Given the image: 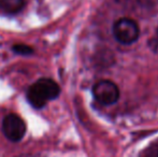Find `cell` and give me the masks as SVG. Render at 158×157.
Listing matches in <instances>:
<instances>
[{"label":"cell","instance_id":"6da1fadb","mask_svg":"<svg viewBox=\"0 0 158 157\" xmlns=\"http://www.w3.org/2000/svg\"><path fill=\"white\" fill-rule=\"evenodd\" d=\"M60 94L59 85L52 79L42 78L32 84L26 93V97L35 109H41L48 100H54Z\"/></svg>","mask_w":158,"mask_h":157},{"label":"cell","instance_id":"7a4b0ae2","mask_svg":"<svg viewBox=\"0 0 158 157\" xmlns=\"http://www.w3.org/2000/svg\"><path fill=\"white\" fill-rule=\"evenodd\" d=\"M114 38L122 44L130 45L135 43L140 37V28L137 22L128 17L117 19L113 25Z\"/></svg>","mask_w":158,"mask_h":157},{"label":"cell","instance_id":"3957f363","mask_svg":"<svg viewBox=\"0 0 158 157\" xmlns=\"http://www.w3.org/2000/svg\"><path fill=\"white\" fill-rule=\"evenodd\" d=\"M94 98L100 105H112L119 99V89L115 83L110 80H101L93 87Z\"/></svg>","mask_w":158,"mask_h":157},{"label":"cell","instance_id":"277c9868","mask_svg":"<svg viewBox=\"0 0 158 157\" xmlns=\"http://www.w3.org/2000/svg\"><path fill=\"white\" fill-rule=\"evenodd\" d=\"M2 131L10 141L19 142L26 134V123L16 114H9L2 122Z\"/></svg>","mask_w":158,"mask_h":157},{"label":"cell","instance_id":"5b68a950","mask_svg":"<svg viewBox=\"0 0 158 157\" xmlns=\"http://www.w3.org/2000/svg\"><path fill=\"white\" fill-rule=\"evenodd\" d=\"M25 6V0H0V9L8 14L19 13Z\"/></svg>","mask_w":158,"mask_h":157},{"label":"cell","instance_id":"8992f818","mask_svg":"<svg viewBox=\"0 0 158 157\" xmlns=\"http://www.w3.org/2000/svg\"><path fill=\"white\" fill-rule=\"evenodd\" d=\"M12 50H13V52L16 53V54L25 55V56L33 53V48H30L29 45H26V44H15V45H13Z\"/></svg>","mask_w":158,"mask_h":157},{"label":"cell","instance_id":"52a82bcc","mask_svg":"<svg viewBox=\"0 0 158 157\" xmlns=\"http://www.w3.org/2000/svg\"><path fill=\"white\" fill-rule=\"evenodd\" d=\"M140 6L144 8H153L158 3V0H137Z\"/></svg>","mask_w":158,"mask_h":157},{"label":"cell","instance_id":"ba28073f","mask_svg":"<svg viewBox=\"0 0 158 157\" xmlns=\"http://www.w3.org/2000/svg\"><path fill=\"white\" fill-rule=\"evenodd\" d=\"M16 157H43L42 155H40V154H21V155L16 156Z\"/></svg>","mask_w":158,"mask_h":157}]
</instances>
